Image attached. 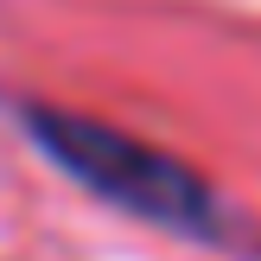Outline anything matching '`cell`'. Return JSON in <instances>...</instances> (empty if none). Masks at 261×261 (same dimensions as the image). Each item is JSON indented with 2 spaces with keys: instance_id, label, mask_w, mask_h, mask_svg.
Wrapping results in <instances>:
<instances>
[{
  "instance_id": "1",
  "label": "cell",
  "mask_w": 261,
  "mask_h": 261,
  "mask_svg": "<svg viewBox=\"0 0 261 261\" xmlns=\"http://www.w3.org/2000/svg\"><path fill=\"white\" fill-rule=\"evenodd\" d=\"M25 127L45 147V160L64 166L76 185H89L102 204L134 211L160 229H178V236H223V204L185 160L96 121V115L58 109V102H32Z\"/></svg>"
}]
</instances>
